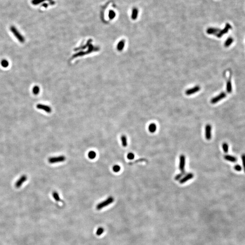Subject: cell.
<instances>
[{
  "label": "cell",
  "instance_id": "cell-28",
  "mask_svg": "<svg viewBox=\"0 0 245 245\" xmlns=\"http://www.w3.org/2000/svg\"><path fill=\"white\" fill-rule=\"evenodd\" d=\"M104 231V229L103 227H100L98 228L96 231V235L97 236H100L101 234H102Z\"/></svg>",
  "mask_w": 245,
  "mask_h": 245
},
{
  "label": "cell",
  "instance_id": "cell-13",
  "mask_svg": "<svg viewBox=\"0 0 245 245\" xmlns=\"http://www.w3.org/2000/svg\"><path fill=\"white\" fill-rule=\"evenodd\" d=\"M139 11L137 7H134L132 10L131 14V19L133 20H136L139 15Z\"/></svg>",
  "mask_w": 245,
  "mask_h": 245
},
{
  "label": "cell",
  "instance_id": "cell-6",
  "mask_svg": "<svg viewBox=\"0 0 245 245\" xmlns=\"http://www.w3.org/2000/svg\"><path fill=\"white\" fill-rule=\"evenodd\" d=\"M226 93L224 92H221L219 95H218L217 96L212 99L211 100V103L212 104H215L226 97Z\"/></svg>",
  "mask_w": 245,
  "mask_h": 245
},
{
  "label": "cell",
  "instance_id": "cell-4",
  "mask_svg": "<svg viewBox=\"0 0 245 245\" xmlns=\"http://www.w3.org/2000/svg\"><path fill=\"white\" fill-rule=\"evenodd\" d=\"M66 159V158L64 156H59L57 157H54L50 158L48 159L49 163L53 164L58 163H61L64 161Z\"/></svg>",
  "mask_w": 245,
  "mask_h": 245
},
{
  "label": "cell",
  "instance_id": "cell-5",
  "mask_svg": "<svg viewBox=\"0 0 245 245\" xmlns=\"http://www.w3.org/2000/svg\"><path fill=\"white\" fill-rule=\"evenodd\" d=\"M231 29V25L229 23H226L224 28L222 30H220V31L216 35V36H217L218 38H220L221 37H222L224 34L227 33L228 32L229 30Z\"/></svg>",
  "mask_w": 245,
  "mask_h": 245
},
{
  "label": "cell",
  "instance_id": "cell-22",
  "mask_svg": "<svg viewBox=\"0 0 245 245\" xmlns=\"http://www.w3.org/2000/svg\"><path fill=\"white\" fill-rule=\"evenodd\" d=\"M116 16V13L113 10H110L109 12V19H114Z\"/></svg>",
  "mask_w": 245,
  "mask_h": 245
},
{
  "label": "cell",
  "instance_id": "cell-27",
  "mask_svg": "<svg viewBox=\"0 0 245 245\" xmlns=\"http://www.w3.org/2000/svg\"><path fill=\"white\" fill-rule=\"evenodd\" d=\"M121 169V167L119 165H115L113 167V170L115 173H118Z\"/></svg>",
  "mask_w": 245,
  "mask_h": 245
},
{
  "label": "cell",
  "instance_id": "cell-33",
  "mask_svg": "<svg viewBox=\"0 0 245 245\" xmlns=\"http://www.w3.org/2000/svg\"><path fill=\"white\" fill-rule=\"evenodd\" d=\"M42 6H43V7H44L46 8V7H48V4H46V3H44V4H43L42 5Z\"/></svg>",
  "mask_w": 245,
  "mask_h": 245
},
{
  "label": "cell",
  "instance_id": "cell-32",
  "mask_svg": "<svg viewBox=\"0 0 245 245\" xmlns=\"http://www.w3.org/2000/svg\"><path fill=\"white\" fill-rule=\"evenodd\" d=\"M234 169H235V170H236L237 171L240 172V171H241L242 170V167L240 165H236L234 166Z\"/></svg>",
  "mask_w": 245,
  "mask_h": 245
},
{
  "label": "cell",
  "instance_id": "cell-15",
  "mask_svg": "<svg viewBox=\"0 0 245 245\" xmlns=\"http://www.w3.org/2000/svg\"><path fill=\"white\" fill-rule=\"evenodd\" d=\"M157 125L155 123H151L148 127V131H149L151 133H155L157 130Z\"/></svg>",
  "mask_w": 245,
  "mask_h": 245
},
{
  "label": "cell",
  "instance_id": "cell-31",
  "mask_svg": "<svg viewBox=\"0 0 245 245\" xmlns=\"http://www.w3.org/2000/svg\"><path fill=\"white\" fill-rule=\"evenodd\" d=\"M184 175L183 173H179V174H177V175L175 177V179L176 180H180L182 178V177L183 176V175Z\"/></svg>",
  "mask_w": 245,
  "mask_h": 245
},
{
  "label": "cell",
  "instance_id": "cell-11",
  "mask_svg": "<svg viewBox=\"0 0 245 245\" xmlns=\"http://www.w3.org/2000/svg\"><path fill=\"white\" fill-rule=\"evenodd\" d=\"M27 177L26 175H22L17 180L15 184V186L17 188H19L26 181Z\"/></svg>",
  "mask_w": 245,
  "mask_h": 245
},
{
  "label": "cell",
  "instance_id": "cell-19",
  "mask_svg": "<svg viewBox=\"0 0 245 245\" xmlns=\"http://www.w3.org/2000/svg\"><path fill=\"white\" fill-rule=\"evenodd\" d=\"M226 91L228 93H231L232 91V85L231 81L229 80L227 81L226 83Z\"/></svg>",
  "mask_w": 245,
  "mask_h": 245
},
{
  "label": "cell",
  "instance_id": "cell-25",
  "mask_svg": "<svg viewBox=\"0 0 245 245\" xmlns=\"http://www.w3.org/2000/svg\"><path fill=\"white\" fill-rule=\"evenodd\" d=\"M40 91V88L38 86H35L34 87L33 89H32V92L33 93L34 95H37L39 94V92Z\"/></svg>",
  "mask_w": 245,
  "mask_h": 245
},
{
  "label": "cell",
  "instance_id": "cell-3",
  "mask_svg": "<svg viewBox=\"0 0 245 245\" xmlns=\"http://www.w3.org/2000/svg\"><path fill=\"white\" fill-rule=\"evenodd\" d=\"M185 164H186V157L183 154H182L180 156L179 168L181 171V173H183L184 174H185L186 173L185 172Z\"/></svg>",
  "mask_w": 245,
  "mask_h": 245
},
{
  "label": "cell",
  "instance_id": "cell-10",
  "mask_svg": "<svg viewBox=\"0 0 245 245\" xmlns=\"http://www.w3.org/2000/svg\"><path fill=\"white\" fill-rule=\"evenodd\" d=\"M36 108L39 109L43 110L48 113H50L52 111V109L50 106L42 104H38L36 105Z\"/></svg>",
  "mask_w": 245,
  "mask_h": 245
},
{
  "label": "cell",
  "instance_id": "cell-21",
  "mask_svg": "<svg viewBox=\"0 0 245 245\" xmlns=\"http://www.w3.org/2000/svg\"><path fill=\"white\" fill-rule=\"evenodd\" d=\"M52 195H53V198H54L55 199V200L57 202H60V201H61V198L60 197V196L59 195L58 193L56 192H53V194H52Z\"/></svg>",
  "mask_w": 245,
  "mask_h": 245
},
{
  "label": "cell",
  "instance_id": "cell-20",
  "mask_svg": "<svg viewBox=\"0 0 245 245\" xmlns=\"http://www.w3.org/2000/svg\"><path fill=\"white\" fill-rule=\"evenodd\" d=\"M0 64L3 68H7L8 66L9 63L8 61H7L6 59H3L1 61Z\"/></svg>",
  "mask_w": 245,
  "mask_h": 245
},
{
  "label": "cell",
  "instance_id": "cell-24",
  "mask_svg": "<svg viewBox=\"0 0 245 245\" xmlns=\"http://www.w3.org/2000/svg\"><path fill=\"white\" fill-rule=\"evenodd\" d=\"M223 148L225 153H227L228 152L229 146L226 143H224L223 144Z\"/></svg>",
  "mask_w": 245,
  "mask_h": 245
},
{
  "label": "cell",
  "instance_id": "cell-2",
  "mask_svg": "<svg viewBox=\"0 0 245 245\" xmlns=\"http://www.w3.org/2000/svg\"><path fill=\"white\" fill-rule=\"evenodd\" d=\"M114 201V198L112 197H109L105 200L103 201V202L98 204L96 206V209L100 210L102 209L103 207L107 206L109 204L113 203Z\"/></svg>",
  "mask_w": 245,
  "mask_h": 245
},
{
  "label": "cell",
  "instance_id": "cell-29",
  "mask_svg": "<svg viewBox=\"0 0 245 245\" xmlns=\"http://www.w3.org/2000/svg\"><path fill=\"white\" fill-rule=\"evenodd\" d=\"M135 155L133 153H129L127 155V158L129 160H133L134 159Z\"/></svg>",
  "mask_w": 245,
  "mask_h": 245
},
{
  "label": "cell",
  "instance_id": "cell-30",
  "mask_svg": "<svg viewBox=\"0 0 245 245\" xmlns=\"http://www.w3.org/2000/svg\"><path fill=\"white\" fill-rule=\"evenodd\" d=\"M242 159L243 169H244V172L245 173V154H242Z\"/></svg>",
  "mask_w": 245,
  "mask_h": 245
},
{
  "label": "cell",
  "instance_id": "cell-23",
  "mask_svg": "<svg viewBox=\"0 0 245 245\" xmlns=\"http://www.w3.org/2000/svg\"><path fill=\"white\" fill-rule=\"evenodd\" d=\"M96 156V153L94 151H91L88 153V157L89 159H95Z\"/></svg>",
  "mask_w": 245,
  "mask_h": 245
},
{
  "label": "cell",
  "instance_id": "cell-18",
  "mask_svg": "<svg viewBox=\"0 0 245 245\" xmlns=\"http://www.w3.org/2000/svg\"><path fill=\"white\" fill-rule=\"evenodd\" d=\"M121 142H122V146L124 147H126L128 145V141H127V139L125 135H123L121 138Z\"/></svg>",
  "mask_w": 245,
  "mask_h": 245
},
{
  "label": "cell",
  "instance_id": "cell-8",
  "mask_svg": "<svg viewBox=\"0 0 245 245\" xmlns=\"http://www.w3.org/2000/svg\"><path fill=\"white\" fill-rule=\"evenodd\" d=\"M200 87L197 85V86H196L192 88L187 89V90L185 91V94L187 95H193L195 93H197V92L199 91L200 90Z\"/></svg>",
  "mask_w": 245,
  "mask_h": 245
},
{
  "label": "cell",
  "instance_id": "cell-7",
  "mask_svg": "<svg viewBox=\"0 0 245 245\" xmlns=\"http://www.w3.org/2000/svg\"><path fill=\"white\" fill-rule=\"evenodd\" d=\"M212 126L210 124H207L205 127V138L207 140L212 139Z\"/></svg>",
  "mask_w": 245,
  "mask_h": 245
},
{
  "label": "cell",
  "instance_id": "cell-9",
  "mask_svg": "<svg viewBox=\"0 0 245 245\" xmlns=\"http://www.w3.org/2000/svg\"><path fill=\"white\" fill-rule=\"evenodd\" d=\"M193 177H194V174L192 173H188L187 175L185 176L183 178H181L179 180V183L180 184H184L187 181L191 180V179L193 178Z\"/></svg>",
  "mask_w": 245,
  "mask_h": 245
},
{
  "label": "cell",
  "instance_id": "cell-17",
  "mask_svg": "<svg viewBox=\"0 0 245 245\" xmlns=\"http://www.w3.org/2000/svg\"><path fill=\"white\" fill-rule=\"evenodd\" d=\"M233 42V39L231 37H229L226 40V41L225 42V43H224L225 47H228L229 46H230V45H231Z\"/></svg>",
  "mask_w": 245,
  "mask_h": 245
},
{
  "label": "cell",
  "instance_id": "cell-12",
  "mask_svg": "<svg viewBox=\"0 0 245 245\" xmlns=\"http://www.w3.org/2000/svg\"><path fill=\"white\" fill-rule=\"evenodd\" d=\"M220 31V29L213 27H209L206 30V33L209 35H216Z\"/></svg>",
  "mask_w": 245,
  "mask_h": 245
},
{
  "label": "cell",
  "instance_id": "cell-26",
  "mask_svg": "<svg viewBox=\"0 0 245 245\" xmlns=\"http://www.w3.org/2000/svg\"><path fill=\"white\" fill-rule=\"evenodd\" d=\"M45 0H32L31 3L34 5H37L40 3L44 2Z\"/></svg>",
  "mask_w": 245,
  "mask_h": 245
},
{
  "label": "cell",
  "instance_id": "cell-16",
  "mask_svg": "<svg viewBox=\"0 0 245 245\" xmlns=\"http://www.w3.org/2000/svg\"><path fill=\"white\" fill-rule=\"evenodd\" d=\"M224 158L225 159H226V160H227L228 161L231 162L232 163H235L237 160V159L236 157H235L234 156L229 155H226L225 156H224Z\"/></svg>",
  "mask_w": 245,
  "mask_h": 245
},
{
  "label": "cell",
  "instance_id": "cell-14",
  "mask_svg": "<svg viewBox=\"0 0 245 245\" xmlns=\"http://www.w3.org/2000/svg\"><path fill=\"white\" fill-rule=\"evenodd\" d=\"M125 41L124 40L120 41L117 45V49L119 51H122L125 46Z\"/></svg>",
  "mask_w": 245,
  "mask_h": 245
},
{
  "label": "cell",
  "instance_id": "cell-1",
  "mask_svg": "<svg viewBox=\"0 0 245 245\" xmlns=\"http://www.w3.org/2000/svg\"><path fill=\"white\" fill-rule=\"evenodd\" d=\"M10 30L20 42L21 43H24L25 42V39L24 37L23 36L15 26H11L10 27Z\"/></svg>",
  "mask_w": 245,
  "mask_h": 245
}]
</instances>
